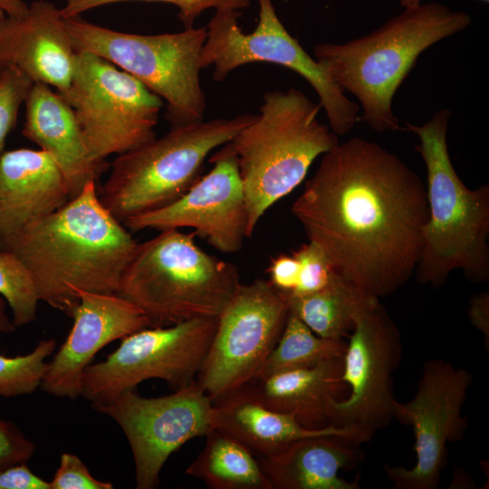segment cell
Listing matches in <instances>:
<instances>
[{"mask_svg":"<svg viewBox=\"0 0 489 489\" xmlns=\"http://www.w3.org/2000/svg\"><path fill=\"white\" fill-rule=\"evenodd\" d=\"M358 446L338 436H310L257 459L272 489H359L339 476L361 459Z\"/></svg>","mask_w":489,"mask_h":489,"instance_id":"cell-22","label":"cell"},{"mask_svg":"<svg viewBox=\"0 0 489 489\" xmlns=\"http://www.w3.org/2000/svg\"><path fill=\"white\" fill-rule=\"evenodd\" d=\"M216 322L217 318L193 319L122 338L104 360L85 369L81 397L91 404L103 401L150 379L164 380L173 391L195 383Z\"/></svg>","mask_w":489,"mask_h":489,"instance_id":"cell-11","label":"cell"},{"mask_svg":"<svg viewBox=\"0 0 489 489\" xmlns=\"http://www.w3.org/2000/svg\"><path fill=\"white\" fill-rule=\"evenodd\" d=\"M292 212L334 271L379 299L414 274L429 216L419 176L359 137L322 155Z\"/></svg>","mask_w":489,"mask_h":489,"instance_id":"cell-1","label":"cell"},{"mask_svg":"<svg viewBox=\"0 0 489 489\" xmlns=\"http://www.w3.org/2000/svg\"><path fill=\"white\" fill-rule=\"evenodd\" d=\"M267 272L270 283L280 292L289 293L297 286L300 264L293 254H280L271 260Z\"/></svg>","mask_w":489,"mask_h":489,"instance_id":"cell-34","label":"cell"},{"mask_svg":"<svg viewBox=\"0 0 489 489\" xmlns=\"http://www.w3.org/2000/svg\"><path fill=\"white\" fill-rule=\"evenodd\" d=\"M23 135L47 152L62 169L71 199L85 185L97 182L108 163L92 158L84 141L74 112L66 101L50 86L34 83L25 100Z\"/></svg>","mask_w":489,"mask_h":489,"instance_id":"cell-19","label":"cell"},{"mask_svg":"<svg viewBox=\"0 0 489 489\" xmlns=\"http://www.w3.org/2000/svg\"><path fill=\"white\" fill-rule=\"evenodd\" d=\"M0 489H51L50 482L35 475L24 463L9 465L0 471Z\"/></svg>","mask_w":489,"mask_h":489,"instance_id":"cell-35","label":"cell"},{"mask_svg":"<svg viewBox=\"0 0 489 489\" xmlns=\"http://www.w3.org/2000/svg\"><path fill=\"white\" fill-rule=\"evenodd\" d=\"M421 1L422 0H398L400 5L403 7V8H413V7H417L419 5H421ZM482 2H484V3H488L489 0H480Z\"/></svg>","mask_w":489,"mask_h":489,"instance_id":"cell-39","label":"cell"},{"mask_svg":"<svg viewBox=\"0 0 489 489\" xmlns=\"http://www.w3.org/2000/svg\"><path fill=\"white\" fill-rule=\"evenodd\" d=\"M468 317L472 325L484 335V346L489 350V292L474 295L469 303Z\"/></svg>","mask_w":489,"mask_h":489,"instance_id":"cell-36","label":"cell"},{"mask_svg":"<svg viewBox=\"0 0 489 489\" xmlns=\"http://www.w3.org/2000/svg\"><path fill=\"white\" fill-rule=\"evenodd\" d=\"M451 111L435 112L427 123H406L427 170L428 220L414 273L421 283L442 285L455 270L474 283L489 278V186L468 188L456 173L447 148Z\"/></svg>","mask_w":489,"mask_h":489,"instance_id":"cell-4","label":"cell"},{"mask_svg":"<svg viewBox=\"0 0 489 489\" xmlns=\"http://www.w3.org/2000/svg\"><path fill=\"white\" fill-rule=\"evenodd\" d=\"M290 313L269 280L240 283L217 317L197 382L216 401L251 382L276 345Z\"/></svg>","mask_w":489,"mask_h":489,"instance_id":"cell-12","label":"cell"},{"mask_svg":"<svg viewBox=\"0 0 489 489\" xmlns=\"http://www.w3.org/2000/svg\"><path fill=\"white\" fill-rule=\"evenodd\" d=\"M346 349L347 342L343 340L321 338L299 318L289 313L276 345L254 379L342 358Z\"/></svg>","mask_w":489,"mask_h":489,"instance_id":"cell-26","label":"cell"},{"mask_svg":"<svg viewBox=\"0 0 489 489\" xmlns=\"http://www.w3.org/2000/svg\"><path fill=\"white\" fill-rule=\"evenodd\" d=\"M0 296L11 309L15 328L35 320L40 300L34 279L24 263L5 250H0Z\"/></svg>","mask_w":489,"mask_h":489,"instance_id":"cell-28","label":"cell"},{"mask_svg":"<svg viewBox=\"0 0 489 489\" xmlns=\"http://www.w3.org/2000/svg\"><path fill=\"white\" fill-rule=\"evenodd\" d=\"M186 474L212 489H272L257 457L231 436L213 428Z\"/></svg>","mask_w":489,"mask_h":489,"instance_id":"cell-25","label":"cell"},{"mask_svg":"<svg viewBox=\"0 0 489 489\" xmlns=\"http://www.w3.org/2000/svg\"><path fill=\"white\" fill-rule=\"evenodd\" d=\"M283 293L290 313L299 318L316 335L331 340L349 337L360 314L379 300L336 272L324 287L314 292L305 295Z\"/></svg>","mask_w":489,"mask_h":489,"instance_id":"cell-24","label":"cell"},{"mask_svg":"<svg viewBox=\"0 0 489 489\" xmlns=\"http://www.w3.org/2000/svg\"><path fill=\"white\" fill-rule=\"evenodd\" d=\"M343 357L278 372L246 384L268 408L290 414L308 428L331 425L334 402L345 383Z\"/></svg>","mask_w":489,"mask_h":489,"instance_id":"cell-23","label":"cell"},{"mask_svg":"<svg viewBox=\"0 0 489 489\" xmlns=\"http://www.w3.org/2000/svg\"><path fill=\"white\" fill-rule=\"evenodd\" d=\"M469 14L437 3L404 8L378 29L344 43H321L314 59L332 81L360 101V120L378 132L402 129L393 113L395 93L419 55L467 28Z\"/></svg>","mask_w":489,"mask_h":489,"instance_id":"cell-3","label":"cell"},{"mask_svg":"<svg viewBox=\"0 0 489 489\" xmlns=\"http://www.w3.org/2000/svg\"><path fill=\"white\" fill-rule=\"evenodd\" d=\"M70 199L66 178L47 152L16 149L0 155V236L56 211Z\"/></svg>","mask_w":489,"mask_h":489,"instance_id":"cell-20","label":"cell"},{"mask_svg":"<svg viewBox=\"0 0 489 489\" xmlns=\"http://www.w3.org/2000/svg\"><path fill=\"white\" fill-rule=\"evenodd\" d=\"M473 375L442 359L425 362L414 398L395 403L394 417L411 426L417 461L410 468L384 465L396 489H436L446 465L447 444L460 442L467 428L462 416Z\"/></svg>","mask_w":489,"mask_h":489,"instance_id":"cell-14","label":"cell"},{"mask_svg":"<svg viewBox=\"0 0 489 489\" xmlns=\"http://www.w3.org/2000/svg\"><path fill=\"white\" fill-rule=\"evenodd\" d=\"M130 1L174 5L178 9L177 17L184 29L194 27L196 19L208 9H215L216 12H240L250 5V0H65V5L60 11L64 18H71L96 7Z\"/></svg>","mask_w":489,"mask_h":489,"instance_id":"cell-29","label":"cell"},{"mask_svg":"<svg viewBox=\"0 0 489 489\" xmlns=\"http://www.w3.org/2000/svg\"><path fill=\"white\" fill-rule=\"evenodd\" d=\"M292 254L300 264V274L296 288L287 294L314 292L324 287L335 272L322 250L312 242L303 244Z\"/></svg>","mask_w":489,"mask_h":489,"instance_id":"cell-31","label":"cell"},{"mask_svg":"<svg viewBox=\"0 0 489 489\" xmlns=\"http://www.w3.org/2000/svg\"><path fill=\"white\" fill-rule=\"evenodd\" d=\"M195 235L160 231L136 244L122 272L117 293L139 308L150 327L217 318L240 284L236 266L206 253Z\"/></svg>","mask_w":489,"mask_h":489,"instance_id":"cell-6","label":"cell"},{"mask_svg":"<svg viewBox=\"0 0 489 489\" xmlns=\"http://www.w3.org/2000/svg\"><path fill=\"white\" fill-rule=\"evenodd\" d=\"M349 339L341 379L350 392L334 402L331 424L373 436L395 418L392 377L402 357L401 336L378 300L360 314Z\"/></svg>","mask_w":489,"mask_h":489,"instance_id":"cell-15","label":"cell"},{"mask_svg":"<svg viewBox=\"0 0 489 489\" xmlns=\"http://www.w3.org/2000/svg\"><path fill=\"white\" fill-rule=\"evenodd\" d=\"M138 243L101 204L95 181L56 211L0 236L29 270L39 300L68 316L80 292L117 293Z\"/></svg>","mask_w":489,"mask_h":489,"instance_id":"cell-2","label":"cell"},{"mask_svg":"<svg viewBox=\"0 0 489 489\" xmlns=\"http://www.w3.org/2000/svg\"><path fill=\"white\" fill-rule=\"evenodd\" d=\"M51 489H112L113 484L96 479L80 457L62 453L59 467L50 481Z\"/></svg>","mask_w":489,"mask_h":489,"instance_id":"cell-32","label":"cell"},{"mask_svg":"<svg viewBox=\"0 0 489 489\" xmlns=\"http://www.w3.org/2000/svg\"><path fill=\"white\" fill-rule=\"evenodd\" d=\"M76 56L64 17L53 4L37 0L22 16L0 15V69L14 67L34 83L62 94L72 83Z\"/></svg>","mask_w":489,"mask_h":489,"instance_id":"cell-18","label":"cell"},{"mask_svg":"<svg viewBox=\"0 0 489 489\" xmlns=\"http://www.w3.org/2000/svg\"><path fill=\"white\" fill-rule=\"evenodd\" d=\"M55 349L53 339H44L27 354L14 357L0 354V396L15 398L34 393L46 372L45 360Z\"/></svg>","mask_w":489,"mask_h":489,"instance_id":"cell-27","label":"cell"},{"mask_svg":"<svg viewBox=\"0 0 489 489\" xmlns=\"http://www.w3.org/2000/svg\"><path fill=\"white\" fill-rule=\"evenodd\" d=\"M34 82L14 67L0 69V155Z\"/></svg>","mask_w":489,"mask_h":489,"instance_id":"cell-30","label":"cell"},{"mask_svg":"<svg viewBox=\"0 0 489 489\" xmlns=\"http://www.w3.org/2000/svg\"><path fill=\"white\" fill-rule=\"evenodd\" d=\"M64 22L76 52L108 60L164 100L171 128L204 120L206 98L199 76L206 27L147 35L110 30L79 16Z\"/></svg>","mask_w":489,"mask_h":489,"instance_id":"cell-8","label":"cell"},{"mask_svg":"<svg viewBox=\"0 0 489 489\" xmlns=\"http://www.w3.org/2000/svg\"><path fill=\"white\" fill-rule=\"evenodd\" d=\"M72 109L92 158L106 161L156 137L163 101L108 60L78 51L69 89L60 94Z\"/></svg>","mask_w":489,"mask_h":489,"instance_id":"cell-10","label":"cell"},{"mask_svg":"<svg viewBox=\"0 0 489 489\" xmlns=\"http://www.w3.org/2000/svg\"><path fill=\"white\" fill-rule=\"evenodd\" d=\"M321 108L295 88L267 91L260 113L225 144L237 161L248 237L264 214L302 182L312 162L339 143L319 120Z\"/></svg>","mask_w":489,"mask_h":489,"instance_id":"cell-5","label":"cell"},{"mask_svg":"<svg viewBox=\"0 0 489 489\" xmlns=\"http://www.w3.org/2000/svg\"><path fill=\"white\" fill-rule=\"evenodd\" d=\"M212 427L239 441L256 457L273 454L304 437L338 436L358 445L372 437L350 427H305L293 416L265 406L246 385L213 402Z\"/></svg>","mask_w":489,"mask_h":489,"instance_id":"cell-21","label":"cell"},{"mask_svg":"<svg viewBox=\"0 0 489 489\" xmlns=\"http://www.w3.org/2000/svg\"><path fill=\"white\" fill-rule=\"evenodd\" d=\"M35 446L11 421L0 419V471L9 465L27 462Z\"/></svg>","mask_w":489,"mask_h":489,"instance_id":"cell-33","label":"cell"},{"mask_svg":"<svg viewBox=\"0 0 489 489\" xmlns=\"http://www.w3.org/2000/svg\"><path fill=\"white\" fill-rule=\"evenodd\" d=\"M72 327L54 353L41 383L52 396L81 397L82 379L94 356L109 343L150 327L144 312L118 293L80 292Z\"/></svg>","mask_w":489,"mask_h":489,"instance_id":"cell-17","label":"cell"},{"mask_svg":"<svg viewBox=\"0 0 489 489\" xmlns=\"http://www.w3.org/2000/svg\"><path fill=\"white\" fill-rule=\"evenodd\" d=\"M15 326L5 311V301L0 296V334L12 333L15 331Z\"/></svg>","mask_w":489,"mask_h":489,"instance_id":"cell-38","label":"cell"},{"mask_svg":"<svg viewBox=\"0 0 489 489\" xmlns=\"http://www.w3.org/2000/svg\"><path fill=\"white\" fill-rule=\"evenodd\" d=\"M28 10L24 0H0V13L8 17H19Z\"/></svg>","mask_w":489,"mask_h":489,"instance_id":"cell-37","label":"cell"},{"mask_svg":"<svg viewBox=\"0 0 489 489\" xmlns=\"http://www.w3.org/2000/svg\"><path fill=\"white\" fill-rule=\"evenodd\" d=\"M3 14H1V13H0V15H3ZM4 15H5V14H4Z\"/></svg>","mask_w":489,"mask_h":489,"instance_id":"cell-40","label":"cell"},{"mask_svg":"<svg viewBox=\"0 0 489 489\" xmlns=\"http://www.w3.org/2000/svg\"><path fill=\"white\" fill-rule=\"evenodd\" d=\"M254 118L247 113L173 127L118 155L99 192L101 204L123 224L175 202L202 177L210 152L231 141Z\"/></svg>","mask_w":489,"mask_h":489,"instance_id":"cell-7","label":"cell"},{"mask_svg":"<svg viewBox=\"0 0 489 489\" xmlns=\"http://www.w3.org/2000/svg\"><path fill=\"white\" fill-rule=\"evenodd\" d=\"M91 407L123 431L133 455L137 489L157 488L168 457L213 429V401L197 381L156 398L129 389Z\"/></svg>","mask_w":489,"mask_h":489,"instance_id":"cell-13","label":"cell"},{"mask_svg":"<svg viewBox=\"0 0 489 489\" xmlns=\"http://www.w3.org/2000/svg\"><path fill=\"white\" fill-rule=\"evenodd\" d=\"M258 1L255 29L244 34L239 12L216 11L208 22L200 63L213 66V78L224 81L235 69L270 62L298 73L313 88L329 126L337 136L347 134L359 120L360 106L332 81L327 70L304 51L279 19L272 0Z\"/></svg>","mask_w":489,"mask_h":489,"instance_id":"cell-9","label":"cell"},{"mask_svg":"<svg viewBox=\"0 0 489 489\" xmlns=\"http://www.w3.org/2000/svg\"><path fill=\"white\" fill-rule=\"evenodd\" d=\"M213 168L182 197L161 208L123 222L132 232L190 227L215 249L238 252L247 235L248 211L235 157L225 147L214 154Z\"/></svg>","mask_w":489,"mask_h":489,"instance_id":"cell-16","label":"cell"}]
</instances>
